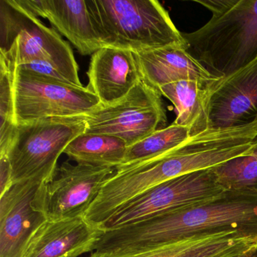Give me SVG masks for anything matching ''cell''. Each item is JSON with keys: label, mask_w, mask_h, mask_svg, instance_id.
<instances>
[{"label": "cell", "mask_w": 257, "mask_h": 257, "mask_svg": "<svg viewBox=\"0 0 257 257\" xmlns=\"http://www.w3.org/2000/svg\"><path fill=\"white\" fill-rule=\"evenodd\" d=\"M115 173V168L109 167L64 162L53 180L40 186L36 205L47 220L85 216L103 185Z\"/></svg>", "instance_id": "9"}, {"label": "cell", "mask_w": 257, "mask_h": 257, "mask_svg": "<svg viewBox=\"0 0 257 257\" xmlns=\"http://www.w3.org/2000/svg\"><path fill=\"white\" fill-rule=\"evenodd\" d=\"M209 128L239 127L257 119V57L210 88Z\"/></svg>", "instance_id": "10"}, {"label": "cell", "mask_w": 257, "mask_h": 257, "mask_svg": "<svg viewBox=\"0 0 257 257\" xmlns=\"http://www.w3.org/2000/svg\"><path fill=\"white\" fill-rule=\"evenodd\" d=\"M35 17L47 19L82 55H92L103 48L90 15L86 0H16Z\"/></svg>", "instance_id": "13"}, {"label": "cell", "mask_w": 257, "mask_h": 257, "mask_svg": "<svg viewBox=\"0 0 257 257\" xmlns=\"http://www.w3.org/2000/svg\"><path fill=\"white\" fill-rule=\"evenodd\" d=\"M225 192L213 168L201 170L156 185L121 206L100 228L115 229L180 207L211 199Z\"/></svg>", "instance_id": "7"}, {"label": "cell", "mask_w": 257, "mask_h": 257, "mask_svg": "<svg viewBox=\"0 0 257 257\" xmlns=\"http://www.w3.org/2000/svg\"><path fill=\"white\" fill-rule=\"evenodd\" d=\"M104 233L85 216L46 220L30 239L22 257H78L95 250Z\"/></svg>", "instance_id": "12"}, {"label": "cell", "mask_w": 257, "mask_h": 257, "mask_svg": "<svg viewBox=\"0 0 257 257\" xmlns=\"http://www.w3.org/2000/svg\"><path fill=\"white\" fill-rule=\"evenodd\" d=\"M16 125L54 117L84 116L103 106L88 87L16 67L13 77Z\"/></svg>", "instance_id": "6"}, {"label": "cell", "mask_w": 257, "mask_h": 257, "mask_svg": "<svg viewBox=\"0 0 257 257\" xmlns=\"http://www.w3.org/2000/svg\"><path fill=\"white\" fill-rule=\"evenodd\" d=\"M212 85L183 79L159 88L162 96L168 98L177 110L174 124L186 127L191 138L210 129L208 100Z\"/></svg>", "instance_id": "17"}, {"label": "cell", "mask_w": 257, "mask_h": 257, "mask_svg": "<svg viewBox=\"0 0 257 257\" xmlns=\"http://www.w3.org/2000/svg\"><path fill=\"white\" fill-rule=\"evenodd\" d=\"M127 147L118 137L84 132L70 143L64 154L77 163L116 168L124 162Z\"/></svg>", "instance_id": "18"}, {"label": "cell", "mask_w": 257, "mask_h": 257, "mask_svg": "<svg viewBox=\"0 0 257 257\" xmlns=\"http://www.w3.org/2000/svg\"><path fill=\"white\" fill-rule=\"evenodd\" d=\"M85 130L84 116L54 117L19 124L4 155L11 164L13 183L28 180L49 183L56 174L61 155Z\"/></svg>", "instance_id": "5"}, {"label": "cell", "mask_w": 257, "mask_h": 257, "mask_svg": "<svg viewBox=\"0 0 257 257\" xmlns=\"http://www.w3.org/2000/svg\"><path fill=\"white\" fill-rule=\"evenodd\" d=\"M13 184V171L10 159L7 156H0V195L7 192Z\"/></svg>", "instance_id": "22"}, {"label": "cell", "mask_w": 257, "mask_h": 257, "mask_svg": "<svg viewBox=\"0 0 257 257\" xmlns=\"http://www.w3.org/2000/svg\"><path fill=\"white\" fill-rule=\"evenodd\" d=\"M191 138L186 127L172 123L127 147L124 162L115 171L130 168L162 156Z\"/></svg>", "instance_id": "19"}, {"label": "cell", "mask_w": 257, "mask_h": 257, "mask_svg": "<svg viewBox=\"0 0 257 257\" xmlns=\"http://www.w3.org/2000/svg\"><path fill=\"white\" fill-rule=\"evenodd\" d=\"M212 13L205 25L183 34L187 52L210 74L227 77L257 57V0H196Z\"/></svg>", "instance_id": "2"}, {"label": "cell", "mask_w": 257, "mask_h": 257, "mask_svg": "<svg viewBox=\"0 0 257 257\" xmlns=\"http://www.w3.org/2000/svg\"><path fill=\"white\" fill-rule=\"evenodd\" d=\"M0 56L15 69L46 63L70 83L83 86L70 45L54 28L19 7L16 0L0 1Z\"/></svg>", "instance_id": "4"}, {"label": "cell", "mask_w": 257, "mask_h": 257, "mask_svg": "<svg viewBox=\"0 0 257 257\" xmlns=\"http://www.w3.org/2000/svg\"><path fill=\"white\" fill-rule=\"evenodd\" d=\"M248 242L237 231L197 234L144 252L124 255L98 253L91 257H237L247 251Z\"/></svg>", "instance_id": "16"}, {"label": "cell", "mask_w": 257, "mask_h": 257, "mask_svg": "<svg viewBox=\"0 0 257 257\" xmlns=\"http://www.w3.org/2000/svg\"><path fill=\"white\" fill-rule=\"evenodd\" d=\"M15 69L0 57V156L7 154L16 135L13 77Z\"/></svg>", "instance_id": "21"}, {"label": "cell", "mask_w": 257, "mask_h": 257, "mask_svg": "<svg viewBox=\"0 0 257 257\" xmlns=\"http://www.w3.org/2000/svg\"><path fill=\"white\" fill-rule=\"evenodd\" d=\"M213 168L225 191L257 197V141L247 153Z\"/></svg>", "instance_id": "20"}, {"label": "cell", "mask_w": 257, "mask_h": 257, "mask_svg": "<svg viewBox=\"0 0 257 257\" xmlns=\"http://www.w3.org/2000/svg\"><path fill=\"white\" fill-rule=\"evenodd\" d=\"M96 34L103 47L134 53L168 46L188 49L168 12L156 0H86Z\"/></svg>", "instance_id": "3"}, {"label": "cell", "mask_w": 257, "mask_h": 257, "mask_svg": "<svg viewBox=\"0 0 257 257\" xmlns=\"http://www.w3.org/2000/svg\"><path fill=\"white\" fill-rule=\"evenodd\" d=\"M42 183L19 182L0 195V257H22L36 231L47 220L36 198Z\"/></svg>", "instance_id": "11"}, {"label": "cell", "mask_w": 257, "mask_h": 257, "mask_svg": "<svg viewBox=\"0 0 257 257\" xmlns=\"http://www.w3.org/2000/svg\"><path fill=\"white\" fill-rule=\"evenodd\" d=\"M237 257H257V246Z\"/></svg>", "instance_id": "23"}, {"label": "cell", "mask_w": 257, "mask_h": 257, "mask_svg": "<svg viewBox=\"0 0 257 257\" xmlns=\"http://www.w3.org/2000/svg\"><path fill=\"white\" fill-rule=\"evenodd\" d=\"M135 55L143 80L158 91L163 85L183 79H194L207 85L219 79L181 46H168Z\"/></svg>", "instance_id": "15"}, {"label": "cell", "mask_w": 257, "mask_h": 257, "mask_svg": "<svg viewBox=\"0 0 257 257\" xmlns=\"http://www.w3.org/2000/svg\"><path fill=\"white\" fill-rule=\"evenodd\" d=\"M228 231L257 235V197L225 191L211 199L105 231L95 252L137 253L197 234Z\"/></svg>", "instance_id": "1"}, {"label": "cell", "mask_w": 257, "mask_h": 257, "mask_svg": "<svg viewBox=\"0 0 257 257\" xmlns=\"http://www.w3.org/2000/svg\"><path fill=\"white\" fill-rule=\"evenodd\" d=\"M84 118L85 133L118 137L127 147L159 130L167 121L162 94L143 79L122 100L103 105Z\"/></svg>", "instance_id": "8"}, {"label": "cell", "mask_w": 257, "mask_h": 257, "mask_svg": "<svg viewBox=\"0 0 257 257\" xmlns=\"http://www.w3.org/2000/svg\"><path fill=\"white\" fill-rule=\"evenodd\" d=\"M87 76V87L103 106L122 100L142 81L135 53L109 46L91 55Z\"/></svg>", "instance_id": "14"}]
</instances>
